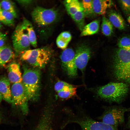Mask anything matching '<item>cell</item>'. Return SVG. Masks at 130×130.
I'll list each match as a JSON object with an SVG mask.
<instances>
[{"label":"cell","mask_w":130,"mask_h":130,"mask_svg":"<svg viewBox=\"0 0 130 130\" xmlns=\"http://www.w3.org/2000/svg\"><path fill=\"white\" fill-rule=\"evenodd\" d=\"M127 126L128 128L130 129V116L128 118V121L127 124Z\"/></svg>","instance_id":"obj_33"},{"label":"cell","mask_w":130,"mask_h":130,"mask_svg":"<svg viewBox=\"0 0 130 130\" xmlns=\"http://www.w3.org/2000/svg\"><path fill=\"white\" fill-rule=\"evenodd\" d=\"M76 86L71 89L60 91L57 92L58 95L60 98L63 99H68L76 94Z\"/></svg>","instance_id":"obj_25"},{"label":"cell","mask_w":130,"mask_h":130,"mask_svg":"<svg viewBox=\"0 0 130 130\" xmlns=\"http://www.w3.org/2000/svg\"><path fill=\"white\" fill-rule=\"evenodd\" d=\"M7 37L6 34L0 32V47L4 46L7 40Z\"/></svg>","instance_id":"obj_31"},{"label":"cell","mask_w":130,"mask_h":130,"mask_svg":"<svg viewBox=\"0 0 130 130\" xmlns=\"http://www.w3.org/2000/svg\"><path fill=\"white\" fill-rule=\"evenodd\" d=\"M1 116L0 113V123H1Z\"/></svg>","instance_id":"obj_37"},{"label":"cell","mask_w":130,"mask_h":130,"mask_svg":"<svg viewBox=\"0 0 130 130\" xmlns=\"http://www.w3.org/2000/svg\"><path fill=\"white\" fill-rule=\"evenodd\" d=\"M14 54L12 49L6 45L0 47V66H3L14 58Z\"/></svg>","instance_id":"obj_17"},{"label":"cell","mask_w":130,"mask_h":130,"mask_svg":"<svg viewBox=\"0 0 130 130\" xmlns=\"http://www.w3.org/2000/svg\"><path fill=\"white\" fill-rule=\"evenodd\" d=\"M10 83L7 77L5 76L0 77V93L4 100L12 103Z\"/></svg>","instance_id":"obj_14"},{"label":"cell","mask_w":130,"mask_h":130,"mask_svg":"<svg viewBox=\"0 0 130 130\" xmlns=\"http://www.w3.org/2000/svg\"><path fill=\"white\" fill-rule=\"evenodd\" d=\"M129 91V85L126 83L111 82L97 88L96 93L100 98L107 101L120 103L126 98Z\"/></svg>","instance_id":"obj_2"},{"label":"cell","mask_w":130,"mask_h":130,"mask_svg":"<svg viewBox=\"0 0 130 130\" xmlns=\"http://www.w3.org/2000/svg\"><path fill=\"white\" fill-rule=\"evenodd\" d=\"M118 2L124 14L128 17L130 16V0H120Z\"/></svg>","instance_id":"obj_29"},{"label":"cell","mask_w":130,"mask_h":130,"mask_svg":"<svg viewBox=\"0 0 130 130\" xmlns=\"http://www.w3.org/2000/svg\"><path fill=\"white\" fill-rule=\"evenodd\" d=\"M22 24L28 36L31 45L34 47H36L37 46L36 36L32 24L25 18L23 19Z\"/></svg>","instance_id":"obj_16"},{"label":"cell","mask_w":130,"mask_h":130,"mask_svg":"<svg viewBox=\"0 0 130 130\" xmlns=\"http://www.w3.org/2000/svg\"><path fill=\"white\" fill-rule=\"evenodd\" d=\"M91 49L88 46L83 45L77 49L74 60L76 66L83 73L91 55Z\"/></svg>","instance_id":"obj_11"},{"label":"cell","mask_w":130,"mask_h":130,"mask_svg":"<svg viewBox=\"0 0 130 130\" xmlns=\"http://www.w3.org/2000/svg\"><path fill=\"white\" fill-rule=\"evenodd\" d=\"M35 130H51V123L48 120L42 119Z\"/></svg>","instance_id":"obj_30"},{"label":"cell","mask_w":130,"mask_h":130,"mask_svg":"<svg viewBox=\"0 0 130 130\" xmlns=\"http://www.w3.org/2000/svg\"><path fill=\"white\" fill-rule=\"evenodd\" d=\"M118 48L130 51V37L125 36L120 39L117 42Z\"/></svg>","instance_id":"obj_27"},{"label":"cell","mask_w":130,"mask_h":130,"mask_svg":"<svg viewBox=\"0 0 130 130\" xmlns=\"http://www.w3.org/2000/svg\"><path fill=\"white\" fill-rule=\"evenodd\" d=\"M81 3L86 15H91L94 13L92 0H83Z\"/></svg>","instance_id":"obj_28"},{"label":"cell","mask_w":130,"mask_h":130,"mask_svg":"<svg viewBox=\"0 0 130 130\" xmlns=\"http://www.w3.org/2000/svg\"><path fill=\"white\" fill-rule=\"evenodd\" d=\"M75 53L73 49H65L60 56L62 66L68 77L73 78L77 75V68L75 64L74 57Z\"/></svg>","instance_id":"obj_10"},{"label":"cell","mask_w":130,"mask_h":130,"mask_svg":"<svg viewBox=\"0 0 130 130\" xmlns=\"http://www.w3.org/2000/svg\"><path fill=\"white\" fill-rule=\"evenodd\" d=\"M58 15L57 10L40 6L35 8L32 13L33 21L38 25L41 26H46L53 23L57 19Z\"/></svg>","instance_id":"obj_6"},{"label":"cell","mask_w":130,"mask_h":130,"mask_svg":"<svg viewBox=\"0 0 130 130\" xmlns=\"http://www.w3.org/2000/svg\"><path fill=\"white\" fill-rule=\"evenodd\" d=\"M52 52L51 48L45 46L25 51L21 53V58L32 66L39 69L45 67L51 58Z\"/></svg>","instance_id":"obj_4"},{"label":"cell","mask_w":130,"mask_h":130,"mask_svg":"<svg viewBox=\"0 0 130 130\" xmlns=\"http://www.w3.org/2000/svg\"><path fill=\"white\" fill-rule=\"evenodd\" d=\"M8 78L13 84L22 82V76L19 64L16 62L11 63L8 68Z\"/></svg>","instance_id":"obj_13"},{"label":"cell","mask_w":130,"mask_h":130,"mask_svg":"<svg viewBox=\"0 0 130 130\" xmlns=\"http://www.w3.org/2000/svg\"><path fill=\"white\" fill-rule=\"evenodd\" d=\"M71 123L78 124L82 130H118L117 128L86 116L70 118L66 124Z\"/></svg>","instance_id":"obj_7"},{"label":"cell","mask_w":130,"mask_h":130,"mask_svg":"<svg viewBox=\"0 0 130 130\" xmlns=\"http://www.w3.org/2000/svg\"><path fill=\"white\" fill-rule=\"evenodd\" d=\"M2 9L12 14L15 18L17 17V14L14 6L10 1L3 0L0 2Z\"/></svg>","instance_id":"obj_24"},{"label":"cell","mask_w":130,"mask_h":130,"mask_svg":"<svg viewBox=\"0 0 130 130\" xmlns=\"http://www.w3.org/2000/svg\"><path fill=\"white\" fill-rule=\"evenodd\" d=\"M111 68L117 80L130 84V51L118 48L112 56Z\"/></svg>","instance_id":"obj_1"},{"label":"cell","mask_w":130,"mask_h":130,"mask_svg":"<svg viewBox=\"0 0 130 130\" xmlns=\"http://www.w3.org/2000/svg\"><path fill=\"white\" fill-rule=\"evenodd\" d=\"M113 2L111 0H92L94 13L99 15L105 14L107 8L113 6Z\"/></svg>","instance_id":"obj_15"},{"label":"cell","mask_w":130,"mask_h":130,"mask_svg":"<svg viewBox=\"0 0 130 130\" xmlns=\"http://www.w3.org/2000/svg\"><path fill=\"white\" fill-rule=\"evenodd\" d=\"M107 15V18L113 26L120 30L125 29L126 27L125 22L118 12L111 9L108 11Z\"/></svg>","instance_id":"obj_12"},{"label":"cell","mask_w":130,"mask_h":130,"mask_svg":"<svg viewBox=\"0 0 130 130\" xmlns=\"http://www.w3.org/2000/svg\"><path fill=\"white\" fill-rule=\"evenodd\" d=\"M99 23L98 20H95L85 26L81 33V36H88L94 34L98 31Z\"/></svg>","instance_id":"obj_19"},{"label":"cell","mask_w":130,"mask_h":130,"mask_svg":"<svg viewBox=\"0 0 130 130\" xmlns=\"http://www.w3.org/2000/svg\"><path fill=\"white\" fill-rule=\"evenodd\" d=\"M76 86L65 82L59 81L55 84L54 87L55 90L58 92L61 91L71 89Z\"/></svg>","instance_id":"obj_26"},{"label":"cell","mask_w":130,"mask_h":130,"mask_svg":"<svg viewBox=\"0 0 130 130\" xmlns=\"http://www.w3.org/2000/svg\"><path fill=\"white\" fill-rule=\"evenodd\" d=\"M22 82L29 100H34L39 98L40 89V72L39 69L23 67Z\"/></svg>","instance_id":"obj_3"},{"label":"cell","mask_w":130,"mask_h":130,"mask_svg":"<svg viewBox=\"0 0 130 130\" xmlns=\"http://www.w3.org/2000/svg\"><path fill=\"white\" fill-rule=\"evenodd\" d=\"M3 99V98L2 97L0 93V105L1 103V102L2 100V99Z\"/></svg>","instance_id":"obj_34"},{"label":"cell","mask_w":130,"mask_h":130,"mask_svg":"<svg viewBox=\"0 0 130 130\" xmlns=\"http://www.w3.org/2000/svg\"><path fill=\"white\" fill-rule=\"evenodd\" d=\"M104 108V111L99 119L101 121L116 128L124 123L125 113L130 111V108L119 105Z\"/></svg>","instance_id":"obj_5"},{"label":"cell","mask_w":130,"mask_h":130,"mask_svg":"<svg viewBox=\"0 0 130 130\" xmlns=\"http://www.w3.org/2000/svg\"><path fill=\"white\" fill-rule=\"evenodd\" d=\"M113 26L108 19L103 16L101 25V30L103 34L107 36H111L113 32Z\"/></svg>","instance_id":"obj_22"},{"label":"cell","mask_w":130,"mask_h":130,"mask_svg":"<svg viewBox=\"0 0 130 130\" xmlns=\"http://www.w3.org/2000/svg\"><path fill=\"white\" fill-rule=\"evenodd\" d=\"M2 24L0 22V29L2 28Z\"/></svg>","instance_id":"obj_36"},{"label":"cell","mask_w":130,"mask_h":130,"mask_svg":"<svg viewBox=\"0 0 130 130\" xmlns=\"http://www.w3.org/2000/svg\"><path fill=\"white\" fill-rule=\"evenodd\" d=\"M86 15L84 11H81L77 12L71 17L81 31L85 26L84 18Z\"/></svg>","instance_id":"obj_23"},{"label":"cell","mask_w":130,"mask_h":130,"mask_svg":"<svg viewBox=\"0 0 130 130\" xmlns=\"http://www.w3.org/2000/svg\"><path fill=\"white\" fill-rule=\"evenodd\" d=\"M127 20L128 22L130 23V16L128 17Z\"/></svg>","instance_id":"obj_35"},{"label":"cell","mask_w":130,"mask_h":130,"mask_svg":"<svg viewBox=\"0 0 130 130\" xmlns=\"http://www.w3.org/2000/svg\"><path fill=\"white\" fill-rule=\"evenodd\" d=\"M71 34L68 32L64 31L61 33L57 37L56 43L57 46L62 49H65L72 39Z\"/></svg>","instance_id":"obj_20"},{"label":"cell","mask_w":130,"mask_h":130,"mask_svg":"<svg viewBox=\"0 0 130 130\" xmlns=\"http://www.w3.org/2000/svg\"><path fill=\"white\" fill-rule=\"evenodd\" d=\"M19 3L24 5H26L32 3V0H17Z\"/></svg>","instance_id":"obj_32"},{"label":"cell","mask_w":130,"mask_h":130,"mask_svg":"<svg viewBox=\"0 0 130 130\" xmlns=\"http://www.w3.org/2000/svg\"><path fill=\"white\" fill-rule=\"evenodd\" d=\"M11 92L12 104L20 107L24 113H27L29 100L22 82L13 84Z\"/></svg>","instance_id":"obj_8"},{"label":"cell","mask_w":130,"mask_h":130,"mask_svg":"<svg viewBox=\"0 0 130 130\" xmlns=\"http://www.w3.org/2000/svg\"><path fill=\"white\" fill-rule=\"evenodd\" d=\"M15 18L11 13L2 10L0 12V22L8 26H13Z\"/></svg>","instance_id":"obj_21"},{"label":"cell","mask_w":130,"mask_h":130,"mask_svg":"<svg viewBox=\"0 0 130 130\" xmlns=\"http://www.w3.org/2000/svg\"><path fill=\"white\" fill-rule=\"evenodd\" d=\"M2 10V9L1 7L0 3V12H1V10Z\"/></svg>","instance_id":"obj_38"},{"label":"cell","mask_w":130,"mask_h":130,"mask_svg":"<svg viewBox=\"0 0 130 130\" xmlns=\"http://www.w3.org/2000/svg\"><path fill=\"white\" fill-rule=\"evenodd\" d=\"M64 3L68 13L71 17L78 11H84L81 2L78 0H65Z\"/></svg>","instance_id":"obj_18"},{"label":"cell","mask_w":130,"mask_h":130,"mask_svg":"<svg viewBox=\"0 0 130 130\" xmlns=\"http://www.w3.org/2000/svg\"><path fill=\"white\" fill-rule=\"evenodd\" d=\"M13 45L15 51L18 53L29 49L30 42L27 34L22 23L16 27L12 35Z\"/></svg>","instance_id":"obj_9"}]
</instances>
